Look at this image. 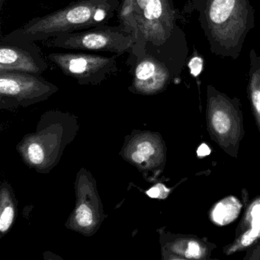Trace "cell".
<instances>
[{
  "label": "cell",
  "instance_id": "1",
  "mask_svg": "<svg viewBox=\"0 0 260 260\" xmlns=\"http://www.w3.org/2000/svg\"><path fill=\"white\" fill-rule=\"evenodd\" d=\"M120 25L136 39L132 54L142 57L147 50L164 62L172 74L183 69L188 55L185 35L178 26L179 14L173 0H122L118 11Z\"/></svg>",
  "mask_w": 260,
  "mask_h": 260
},
{
  "label": "cell",
  "instance_id": "2",
  "mask_svg": "<svg viewBox=\"0 0 260 260\" xmlns=\"http://www.w3.org/2000/svg\"><path fill=\"white\" fill-rule=\"evenodd\" d=\"M183 12H197L210 51L219 57L238 58L246 36L255 27L250 0H191Z\"/></svg>",
  "mask_w": 260,
  "mask_h": 260
},
{
  "label": "cell",
  "instance_id": "3",
  "mask_svg": "<svg viewBox=\"0 0 260 260\" xmlns=\"http://www.w3.org/2000/svg\"><path fill=\"white\" fill-rule=\"evenodd\" d=\"M120 0H76L68 7L29 22L3 36V42L46 41L107 24L118 13Z\"/></svg>",
  "mask_w": 260,
  "mask_h": 260
},
{
  "label": "cell",
  "instance_id": "4",
  "mask_svg": "<svg viewBox=\"0 0 260 260\" xmlns=\"http://www.w3.org/2000/svg\"><path fill=\"white\" fill-rule=\"evenodd\" d=\"M48 46L65 50L109 52L117 56L132 53L136 39L121 25H98L46 40Z\"/></svg>",
  "mask_w": 260,
  "mask_h": 260
},
{
  "label": "cell",
  "instance_id": "5",
  "mask_svg": "<svg viewBox=\"0 0 260 260\" xmlns=\"http://www.w3.org/2000/svg\"><path fill=\"white\" fill-rule=\"evenodd\" d=\"M118 56L86 53H51L47 58L80 84H99L118 71Z\"/></svg>",
  "mask_w": 260,
  "mask_h": 260
},
{
  "label": "cell",
  "instance_id": "6",
  "mask_svg": "<svg viewBox=\"0 0 260 260\" xmlns=\"http://www.w3.org/2000/svg\"><path fill=\"white\" fill-rule=\"evenodd\" d=\"M48 68L34 42H3L0 71H18L41 75Z\"/></svg>",
  "mask_w": 260,
  "mask_h": 260
},
{
  "label": "cell",
  "instance_id": "7",
  "mask_svg": "<svg viewBox=\"0 0 260 260\" xmlns=\"http://www.w3.org/2000/svg\"><path fill=\"white\" fill-rule=\"evenodd\" d=\"M56 86L37 74L18 71H0V94L3 97L39 99L54 92Z\"/></svg>",
  "mask_w": 260,
  "mask_h": 260
},
{
  "label": "cell",
  "instance_id": "8",
  "mask_svg": "<svg viewBox=\"0 0 260 260\" xmlns=\"http://www.w3.org/2000/svg\"><path fill=\"white\" fill-rule=\"evenodd\" d=\"M172 75L164 62L149 53L135 59L133 85L140 92L159 90L167 84Z\"/></svg>",
  "mask_w": 260,
  "mask_h": 260
},
{
  "label": "cell",
  "instance_id": "9",
  "mask_svg": "<svg viewBox=\"0 0 260 260\" xmlns=\"http://www.w3.org/2000/svg\"><path fill=\"white\" fill-rule=\"evenodd\" d=\"M240 210V205L236 199H226L216 205L212 213L213 219L218 224H226L237 218Z\"/></svg>",
  "mask_w": 260,
  "mask_h": 260
},
{
  "label": "cell",
  "instance_id": "10",
  "mask_svg": "<svg viewBox=\"0 0 260 260\" xmlns=\"http://www.w3.org/2000/svg\"><path fill=\"white\" fill-rule=\"evenodd\" d=\"M212 124L219 134H226L231 128V119L223 111H217L212 116Z\"/></svg>",
  "mask_w": 260,
  "mask_h": 260
},
{
  "label": "cell",
  "instance_id": "11",
  "mask_svg": "<svg viewBox=\"0 0 260 260\" xmlns=\"http://www.w3.org/2000/svg\"><path fill=\"white\" fill-rule=\"evenodd\" d=\"M154 153V148L150 142L141 143L138 146V150L132 154V159L135 162L141 164V162L148 159L151 155Z\"/></svg>",
  "mask_w": 260,
  "mask_h": 260
},
{
  "label": "cell",
  "instance_id": "12",
  "mask_svg": "<svg viewBox=\"0 0 260 260\" xmlns=\"http://www.w3.org/2000/svg\"><path fill=\"white\" fill-rule=\"evenodd\" d=\"M77 220L80 226H89L92 223V213L90 208L85 205H80L77 208Z\"/></svg>",
  "mask_w": 260,
  "mask_h": 260
},
{
  "label": "cell",
  "instance_id": "13",
  "mask_svg": "<svg viewBox=\"0 0 260 260\" xmlns=\"http://www.w3.org/2000/svg\"><path fill=\"white\" fill-rule=\"evenodd\" d=\"M14 218V211L12 207H7L0 217V231L6 232L12 225Z\"/></svg>",
  "mask_w": 260,
  "mask_h": 260
},
{
  "label": "cell",
  "instance_id": "14",
  "mask_svg": "<svg viewBox=\"0 0 260 260\" xmlns=\"http://www.w3.org/2000/svg\"><path fill=\"white\" fill-rule=\"evenodd\" d=\"M28 153L30 160L33 164H39L43 162L44 151L39 144H31L28 147Z\"/></svg>",
  "mask_w": 260,
  "mask_h": 260
},
{
  "label": "cell",
  "instance_id": "15",
  "mask_svg": "<svg viewBox=\"0 0 260 260\" xmlns=\"http://www.w3.org/2000/svg\"><path fill=\"white\" fill-rule=\"evenodd\" d=\"M190 73L193 77H196L202 73L204 68V60L200 56L196 55L190 59L188 63Z\"/></svg>",
  "mask_w": 260,
  "mask_h": 260
},
{
  "label": "cell",
  "instance_id": "16",
  "mask_svg": "<svg viewBox=\"0 0 260 260\" xmlns=\"http://www.w3.org/2000/svg\"><path fill=\"white\" fill-rule=\"evenodd\" d=\"M259 226H252V229L250 231H247L243 235V239H242V244L243 246H249V245L253 243V241L256 240L257 237H259Z\"/></svg>",
  "mask_w": 260,
  "mask_h": 260
},
{
  "label": "cell",
  "instance_id": "17",
  "mask_svg": "<svg viewBox=\"0 0 260 260\" xmlns=\"http://www.w3.org/2000/svg\"><path fill=\"white\" fill-rule=\"evenodd\" d=\"M200 246L196 242L191 241L188 243L186 255L188 258H197L200 255Z\"/></svg>",
  "mask_w": 260,
  "mask_h": 260
},
{
  "label": "cell",
  "instance_id": "18",
  "mask_svg": "<svg viewBox=\"0 0 260 260\" xmlns=\"http://www.w3.org/2000/svg\"><path fill=\"white\" fill-rule=\"evenodd\" d=\"M211 150L208 145L205 144H202L200 147L198 148L197 153L199 156H206L211 153Z\"/></svg>",
  "mask_w": 260,
  "mask_h": 260
},
{
  "label": "cell",
  "instance_id": "19",
  "mask_svg": "<svg viewBox=\"0 0 260 260\" xmlns=\"http://www.w3.org/2000/svg\"><path fill=\"white\" fill-rule=\"evenodd\" d=\"M147 194L150 198L156 199V198H159V194H160V189L157 186L153 187L147 191Z\"/></svg>",
  "mask_w": 260,
  "mask_h": 260
},
{
  "label": "cell",
  "instance_id": "20",
  "mask_svg": "<svg viewBox=\"0 0 260 260\" xmlns=\"http://www.w3.org/2000/svg\"><path fill=\"white\" fill-rule=\"evenodd\" d=\"M252 219L259 218L260 217V204H257L252 208L251 211Z\"/></svg>",
  "mask_w": 260,
  "mask_h": 260
},
{
  "label": "cell",
  "instance_id": "21",
  "mask_svg": "<svg viewBox=\"0 0 260 260\" xmlns=\"http://www.w3.org/2000/svg\"><path fill=\"white\" fill-rule=\"evenodd\" d=\"M8 0H0V10H2L3 7H4V4L7 3Z\"/></svg>",
  "mask_w": 260,
  "mask_h": 260
}]
</instances>
